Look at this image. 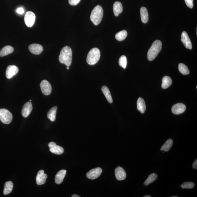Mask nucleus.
I'll use <instances>...</instances> for the list:
<instances>
[{
  "mask_svg": "<svg viewBox=\"0 0 197 197\" xmlns=\"http://www.w3.org/2000/svg\"><path fill=\"white\" fill-rule=\"evenodd\" d=\"M102 170L100 167H97L94 169L91 170L86 174V176L88 178L94 180L96 179L102 173Z\"/></svg>",
  "mask_w": 197,
  "mask_h": 197,
  "instance_id": "nucleus-8",
  "label": "nucleus"
},
{
  "mask_svg": "<svg viewBox=\"0 0 197 197\" xmlns=\"http://www.w3.org/2000/svg\"><path fill=\"white\" fill-rule=\"evenodd\" d=\"M49 148V150L50 152L56 155H60L64 153V150L63 148L57 145L55 142H50L48 145Z\"/></svg>",
  "mask_w": 197,
  "mask_h": 197,
  "instance_id": "nucleus-9",
  "label": "nucleus"
},
{
  "mask_svg": "<svg viewBox=\"0 0 197 197\" xmlns=\"http://www.w3.org/2000/svg\"><path fill=\"white\" fill-rule=\"evenodd\" d=\"M119 64L120 67L126 69L127 65V60L125 56L123 55L120 57L119 60Z\"/></svg>",
  "mask_w": 197,
  "mask_h": 197,
  "instance_id": "nucleus-30",
  "label": "nucleus"
},
{
  "mask_svg": "<svg viewBox=\"0 0 197 197\" xmlns=\"http://www.w3.org/2000/svg\"><path fill=\"white\" fill-rule=\"evenodd\" d=\"M172 80L170 77L168 76H165L163 77L162 80V88L164 89L168 88L172 84Z\"/></svg>",
  "mask_w": 197,
  "mask_h": 197,
  "instance_id": "nucleus-24",
  "label": "nucleus"
},
{
  "mask_svg": "<svg viewBox=\"0 0 197 197\" xmlns=\"http://www.w3.org/2000/svg\"><path fill=\"white\" fill-rule=\"evenodd\" d=\"M140 12L142 22L144 23H147L149 20V15L147 9L142 7L140 9Z\"/></svg>",
  "mask_w": 197,
  "mask_h": 197,
  "instance_id": "nucleus-18",
  "label": "nucleus"
},
{
  "mask_svg": "<svg viewBox=\"0 0 197 197\" xmlns=\"http://www.w3.org/2000/svg\"><path fill=\"white\" fill-rule=\"evenodd\" d=\"M19 71L18 68L15 65H9L6 72V75L8 79H10L16 75Z\"/></svg>",
  "mask_w": 197,
  "mask_h": 197,
  "instance_id": "nucleus-11",
  "label": "nucleus"
},
{
  "mask_svg": "<svg viewBox=\"0 0 197 197\" xmlns=\"http://www.w3.org/2000/svg\"><path fill=\"white\" fill-rule=\"evenodd\" d=\"M115 173L116 178L118 180H123L126 178V173L122 167H117L115 169Z\"/></svg>",
  "mask_w": 197,
  "mask_h": 197,
  "instance_id": "nucleus-15",
  "label": "nucleus"
},
{
  "mask_svg": "<svg viewBox=\"0 0 197 197\" xmlns=\"http://www.w3.org/2000/svg\"><path fill=\"white\" fill-rule=\"evenodd\" d=\"M103 15V10L102 7L97 5L91 12L90 19L92 22L95 25H98L102 20Z\"/></svg>",
  "mask_w": 197,
  "mask_h": 197,
  "instance_id": "nucleus-3",
  "label": "nucleus"
},
{
  "mask_svg": "<svg viewBox=\"0 0 197 197\" xmlns=\"http://www.w3.org/2000/svg\"><path fill=\"white\" fill-rule=\"evenodd\" d=\"M192 167L193 168L195 169H197V159H196L195 160V161L194 163L193 164Z\"/></svg>",
  "mask_w": 197,
  "mask_h": 197,
  "instance_id": "nucleus-35",
  "label": "nucleus"
},
{
  "mask_svg": "<svg viewBox=\"0 0 197 197\" xmlns=\"http://www.w3.org/2000/svg\"><path fill=\"white\" fill-rule=\"evenodd\" d=\"M13 188V184L11 181L6 182L4 189L3 194L5 195H8L11 193Z\"/></svg>",
  "mask_w": 197,
  "mask_h": 197,
  "instance_id": "nucleus-25",
  "label": "nucleus"
},
{
  "mask_svg": "<svg viewBox=\"0 0 197 197\" xmlns=\"http://www.w3.org/2000/svg\"><path fill=\"white\" fill-rule=\"evenodd\" d=\"M113 11L115 16L117 17L123 11L122 3L119 2H116L113 5Z\"/></svg>",
  "mask_w": 197,
  "mask_h": 197,
  "instance_id": "nucleus-19",
  "label": "nucleus"
},
{
  "mask_svg": "<svg viewBox=\"0 0 197 197\" xmlns=\"http://www.w3.org/2000/svg\"><path fill=\"white\" fill-rule=\"evenodd\" d=\"M57 109V106L53 107L47 113L48 118V119H49L52 122H54V121L55 120Z\"/></svg>",
  "mask_w": 197,
  "mask_h": 197,
  "instance_id": "nucleus-22",
  "label": "nucleus"
},
{
  "mask_svg": "<svg viewBox=\"0 0 197 197\" xmlns=\"http://www.w3.org/2000/svg\"><path fill=\"white\" fill-rule=\"evenodd\" d=\"M173 141L171 139H169L162 146L160 150L161 151L167 152L171 149L173 145Z\"/></svg>",
  "mask_w": 197,
  "mask_h": 197,
  "instance_id": "nucleus-26",
  "label": "nucleus"
},
{
  "mask_svg": "<svg viewBox=\"0 0 197 197\" xmlns=\"http://www.w3.org/2000/svg\"><path fill=\"white\" fill-rule=\"evenodd\" d=\"M17 13L19 14H22L24 13V10L22 7H19L16 10Z\"/></svg>",
  "mask_w": 197,
  "mask_h": 197,
  "instance_id": "nucleus-34",
  "label": "nucleus"
},
{
  "mask_svg": "<svg viewBox=\"0 0 197 197\" xmlns=\"http://www.w3.org/2000/svg\"><path fill=\"white\" fill-rule=\"evenodd\" d=\"M144 197H151V196L150 195H146L145 196H144Z\"/></svg>",
  "mask_w": 197,
  "mask_h": 197,
  "instance_id": "nucleus-37",
  "label": "nucleus"
},
{
  "mask_svg": "<svg viewBox=\"0 0 197 197\" xmlns=\"http://www.w3.org/2000/svg\"><path fill=\"white\" fill-rule=\"evenodd\" d=\"M42 92L45 95H49L52 92V87L50 83L46 80H43L40 83Z\"/></svg>",
  "mask_w": 197,
  "mask_h": 197,
  "instance_id": "nucleus-7",
  "label": "nucleus"
},
{
  "mask_svg": "<svg viewBox=\"0 0 197 197\" xmlns=\"http://www.w3.org/2000/svg\"><path fill=\"white\" fill-rule=\"evenodd\" d=\"M186 5L190 9H192L194 7L193 0H185Z\"/></svg>",
  "mask_w": 197,
  "mask_h": 197,
  "instance_id": "nucleus-32",
  "label": "nucleus"
},
{
  "mask_svg": "<svg viewBox=\"0 0 197 197\" xmlns=\"http://www.w3.org/2000/svg\"><path fill=\"white\" fill-rule=\"evenodd\" d=\"M29 49L32 53L35 55L40 54L43 50V48L42 45L36 44H31L29 46Z\"/></svg>",
  "mask_w": 197,
  "mask_h": 197,
  "instance_id": "nucleus-14",
  "label": "nucleus"
},
{
  "mask_svg": "<svg viewBox=\"0 0 197 197\" xmlns=\"http://www.w3.org/2000/svg\"><path fill=\"white\" fill-rule=\"evenodd\" d=\"M67 69H69V67H67Z\"/></svg>",
  "mask_w": 197,
  "mask_h": 197,
  "instance_id": "nucleus-38",
  "label": "nucleus"
},
{
  "mask_svg": "<svg viewBox=\"0 0 197 197\" xmlns=\"http://www.w3.org/2000/svg\"><path fill=\"white\" fill-rule=\"evenodd\" d=\"M128 33L125 30H123L119 32L116 35V38L118 41H123L127 36Z\"/></svg>",
  "mask_w": 197,
  "mask_h": 197,
  "instance_id": "nucleus-28",
  "label": "nucleus"
},
{
  "mask_svg": "<svg viewBox=\"0 0 197 197\" xmlns=\"http://www.w3.org/2000/svg\"><path fill=\"white\" fill-rule=\"evenodd\" d=\"M101 90L108 102L109 103H112L113 102L112 97L108 88L106 86H103L101 88Z\"/></svg>",
  "mask_w": 197,
  "mask_h": 197,
  "instance_id": "nucleus-21",
  "label": "nucleus"
},
{
  "mask_svg": "<svg viewBox=\"0 0 197 197\" xmlns=\"http://www.w3.org/2000/svg\"><path fill=\"white\" fill-rule=\"evenodd\" d=\"M171 197H178V196H172Z\"/></svg>",
  "mask_w": 197,
  "mask_h": 197,
  "instance_id": "nucleus-39",
  "label": "nucleus"
},
{
  "mask_svg": "<svg viewBox=\"0 0 197 197\" xmlns=\"http://www.w3.org/2000/svg\"><path fill=\"white\" fill-rule=\"evenodd\" d=\"M181 41L185 47L189 49H192V44L188 34L185 31L182 32L181 36Z\"/></svg>",
  "mask_w": 197,
  "mask_h": 197,
  "instance_id": "nucleus-10",
  "label": "nucleus"
},
{
  "mask_svg": "<svg viewBox=\"0 0 197 197\" xmlns=\"http://www.w3.org/2000/svg\"><path fill=\"white\" fill-rule=\"evenodd\" d=\"M137 108L142 114L145 112L146 106L145 101L141 97H139L137 101Z\"/></svg>",
  "mask_w": 197,
  "mask_h": 197,
  "instance_id": "nucleus-20",
  "label": "nucleus"
},
{
  "mask_svg": "<svg viewBox=\"0 0 197 197\" xmlns=\"http://www.w3.org/2000/svg\"><path fill=\"white\" fill-rule=\"evenodd\" d=\"M162 46V44L160 41L157 40L153 42L148 52L147 58L149 61H153L157 57L161 51Z\"/></svg>",
  "mask_w": 197,
  "mask_h": 197,
  "instance_id": "nucleus-2",
  "label": "nucleus"
},
{
  "mask_svg": "<svg viewBox=\"0 0 197 197\" xmlns=\"http://www.w3.org/2000/svg\"><path fill=\"white\" fill-rule=\"evenodd\" d=\"M66 172L67 171L65 170L62 169L57 173L55 178V183L57 184H59L63 182Z\"/></svg>",
  "mask_w": 197,
  "mask_h": 197,
  "instance_id": "nucleus-17",
  "label": "nucleus"
},
{
  "mask_svg": "<svg viewBox=\"0 0 197 197\" xmlns=\"http://www.w3.org/2000/svg\"><path fill=\"white\" fill-rule=\"evenodd\" d=\"M48 175L44 173L43 170H41L38 171L37 174L36 180L37 184L38 185L44 184L46 183V179L47 178Z\"/></svg>",
  "mask_w": 197,
  "mask_h": 197,
  "instance_id": "nucleus-13",
  "label": "nucleus"
},
{
  "mask_svg": "<svg viewBox=\"0 0 197 197\" xmlns=\"http://www.w3.org/2000/svg\"><path fill=\"white\" fill-rule=\"evenodd\" d=\"M194 183L191 182H186L181 185V187L183 189H191L194 187Z\"/></svg>",
  "mask_w": 197,
  "mask_h": 197,
  "instance_id": "nucleus-31",
  "label": "nucleus"
},
{
  "mask_svg": "<svg viewBox=\"0 0 197 197\" xmlns=\"http://www.w3.org/2000/svg\"><path fill=\"white\" fill-rule=\"evenodd\" d=\"M81 1V0H68L69 4L73 6L77 5Z\"/></svg>",
  "mask_w": 197,
  "mask_h": 197,
  "instance_id": "nucleus-33",
  "label": "nucleus"
},
{
  "mask_svg": "<svg viewBox=\"0 0 197 197\" xmlns=\"http://www.w3.org/2000/svg\"><path fill=\"white\" fill-rule=\"evenodd\" d=\"M14 51V48L11 46L8 45L3 47L0 51V56L3 57L11 54Z\"/></svg>",
  "mask_w": 197,
  "mask_h": 197,
  "instance_id": "nucleus-23",
  "label": "nucleus"
},
{
  "mask_svg": "<svg viewBox=\"0 0 197 197\" xmlns=\"http://www.w3.org/2000/svg\"><path fill=\"white\" fill-rule=\"evenodd\" d=\"M33 107L31 102L25 103L23 107L22 110V116L25 118H26L30 115L32 110Z\"/></svg>",
  "mask_w": 197,
  "mask_h": 197,
  "instance_id": "nucleus-16",
  "label": "nucleus"
},
{
  "mask_svg": "<svg viewBox=\"0 0 197 197\" xmlns=\"http://www.w3.org/2000/svg\"><path fill=\"white\" fill-rule=\"evenodd\" d=\"M72 197H80V196L79 195H73L72 196Z\"/></svg>",
  "mask_w": 197,
  "mask_h": 197,
  "instance_id": "nucleus-36",
  "label": "nucleus"
},
{
  "mask_svg": "<svg viewBox=\"0 0 197 197\" xmlns=\"http://www.w3.org/2000/svg\"><path fill=\"white\" fill-rule=\"evenodd\" d=\"M35 19H36V15L32 11L27 12L25 14V22L26 26L29 28L32 27L34 25Z\"/></svg>",
  "mask_w": 197,
  "mask_h": 197,
  "instance_id": "nucleus-6",
  "label": "nucleus"
},
{
  "mask_svg": "<svg viewBox=\"0 0 197 197\" xmlns=\"http://www.w3.org/2000/svg\"><path fill=\"white\" fill-rule=\"evenodd\" d=\"M179 72L183 75H187L190 73V71L188 67L185 64L180 63L179 65Z\"/></svg>",
  "mask_w": 197,
  "mask_h": 197,
  "instance_id": "nucleus-29",
  "label": "nucleus"
},
{
  "mask_svg": "<svg viewBox=\"0 0 197 197\" xmlns=\"http://www.w3.org/2000/svg\"><path fill=\"white\" fill-rule=\"evenodd\" d=\"M30 101H32V100H30Z\"/></svg>",
  "mask_w": 197,
  "mask_h": 197,
  "instance_id": "nucleus-40",
  "label": "nucleus"
},
{
  "mask_svg": "<svg viewBox=\"0 0 197 197\" xmlns=\"http://www.w3.org/2000/svg\"><path fill=\"white\" fill-rule=\"evenodd\" d=\"M72 51L69 46L64 47L60 53L59 60L60 63L65 64L68 67L71 65L72 61Z\"/></svg>",
  "mask_w": 197,
  "mask_h": 197,
  "instance_id": "nucleus-1",
  "label": "nucleus"
},
{
  "mask_svg": "<svg viewBox=\"0 0 197 197\" xmlns=\"http://www.w3.org/2000/svg\"><path fill=\"white\" fill-rule=\"evenodd\" d=\"M186 107L182 103H178L175 104L171 108V112L173 114L179 115L182 114L186 111Z\"/></svg>",
  "mask_w": 197,
  "mask_h": 197,
  "instance_id": "nucleus-12",
  "label": "nucleus"
},
{
  "mask_svg": "<svg viewBox=\"0 0 197 197\" xmlns=\"http://www.w3.org/2000/svg\"><path fill=\"white\" fill-rule=\"evenodd\" d=\"M13 116L11 113L7 109H0V120L3 123L9 124L12 120Z\"/></svg>",
  "mask_w": 197,
  "mask_h": 197,
  "instance_id": "nucleus-5",
  "label": "nucleus"
},
{
  "mask_svg": "<svg viewBox=\"0 0 197 197\" xmlns=\"http://www.w3.org/2000/svg\"><path fill=\"white\" fill-rule=\"evenodd\" d=\"M157 177L158 175L157 174H156L155 173H152V174L149 175L147 180H146L145 182H144V184L145 185V186H148V185L153 183L154 181L156 180Z\"/></svg>",
  "mask_w": 197,
  "mask_h": 197,
  "instance_id": "nucleus-27",
  "label": "nucleus"
},
{
  "mask_svg": "<svg viewBox=\"0 0 197 197\" xmlns=\"http://www.w3.org/2000/svg\"><path fill=\"white\" fill-rule=\"evenodd\" d=\"M100 50L97 48H93L88 54L87 58V63L90 65H93L97 64L100 58Z\"/></svg>",
  "mask_w": 197,
  "mask_h": 197,
  "instance_id": "nucleus-4",
  "label": "nucleus"
}]
</instances>
